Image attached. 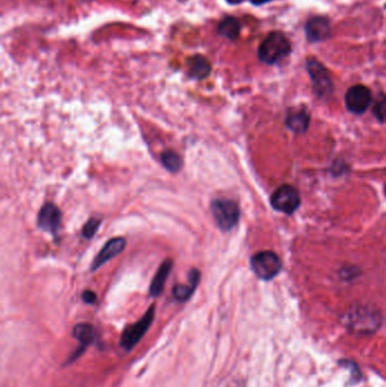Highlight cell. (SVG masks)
<instances>
[{
  "label": "cell",
  "instance_id": "7a4b0ae2",
  "mask_svg": "<svg viewBox=\"0 0 386 387\" xmlns=\"http://www.w3.org/2000/svg\"><path fill=\"white\" fill-rule=\"evenodd\" d=\"M211 212L216 226L222 231H230L239 221L240 208L235 201L228 198H216L211 203Z\"/></svg>",
  "mask_w": 386,
  "mask_h": 387
},
{
  "label": "cell",
  "instance_id": "d6986e66",
  "mask_svg": "<svg viewBox=\"0 0 386 387\" xmlns=\"http://www.w3.org/2000/svg\"><path fill=\"white\" fill-rule=\"evenodd\" d=\"M100 226H101V220L95 219V217L89 219L82 229V236L85 239H91L94 237V234H96Z\"/></svg>",
  "mask_w": 386,
  "mask_h": 387
},
{
  "label": "cell",
  "instance_id": "5b68a950",
  "mask_svg": "<svg viewBox=\"0 0 386 387\" xmlns=\"http://www.w3.org/2000/svg\"><path fill=\"white\" fill-rule=\"evenodd\" d=\"M271 203L273 208L278 211L285 214H292L299 208V193L292 186H281L272 195Z\"/></svg>",
  "mask_w": 386,
  "mask_h": 387
},
{
  "label": "cell",
  "instance_id": "7c38bea8",
  "mask_svg": "<svg viewBox=\"0 0 386 387\" xmlns=\"http://www.w3.org/2000/svg\"><path fill=\"white\" fill-rule=\"evenodd\" d=\"M173 269V262L171 260H166L163 263L160 265L158 271H156L150 286L151 297H158L161 295L162 291L165 289L166 282H167L168 277L170 274Z\"/></svg>",
  "mask_w": 386,
  "mask_h": 387
},
{
  "label": "cell",
  "instance_id": "e0dca14e",
  "mask_svg": "<svg viewBox=\"0 0 386 387\" xmlns=\"http://www.w3.org/2000/svg\"><path fill=\"white\" fill-rule=\"evenodd\" d=\"M161 162L163 167L170 172H178L182 167V156L175 151L167 150L161 154Z\"/></svg>",
  "mask_w": 386,
  "mask_h": 387
},
{
  "label": "cell",
  "instance_id": "2e32d148",
  "mask_svg": "<svg viewBox=\"0 0 386 387\" xmlns=\"http://www.w3.org/2000/svg\"><path fill=\"white\" fill-rule=\"evenodd\" d=\"M378 316H375L372 312H367V310H357L350 316V324L352 326L357 329L358 331H363V329H374L371 324L366 323V319H376Z\"/></svg>",
  "mask_w": 386,
  "mask_h": 387
},
{
  "label": "cell",
  "instance_id": "9c48e42d",
  "mask_svg": "<svg viewBox=\"0 0 386 387\" xmlns=\"http://www.w3.org/2000/svg\"><path fill=\"white\" fill-rule=\"evenodd\" d=\"M126 247V240L123 237H116L110 239L106 245L102 247L101 250L95 256L94 260L91 264V271H96L104 264L113 260L117 255L120 254Z\"/></svg>",
  "mask_w": 386,
  "mask_h": 387
},
{
  "label": "cell",
  "instance_id": "8fae6325",
  "mask_svg": "<svg viewBox=\"0 0 386 387\" xmlns=\"http://www.w3.org/2000/svg\"><path fill=\"white\" fill-rule=\"evenodd\" d=\"M188 75L197 81L208 78L212 72V65L206 57L202 55L190 56L187 59Z\"/></svg>",
  "mask_w": 386,
  "mask_h": 387
},
{
  "label": "cell",
  "instance_id": "6da1fadb",
  "mask_svg": "<svg viewBox=\"0 0 386 387\" xmlns=\"http://www.w3.org/2000/svg\"><path fill=\"white\" fill-rule=\"evenodd\" d=\"M292 52V44L281 32H271L263 40L259 48V58L268 65L282 61Z\"/></svg>",
  "mask_w": 386,
  "mask_h": 387
},
{
  "label": "cell",
  "instance_id": "3957f363",
  "mask_svg": "<svg viewBox=\"0 0 386 387\" xmlns=\"http://www.w3.org/2000/svg\"><path fill=\"white\" fill-rule=\"evenodd\" d=\"M156 316V306H152L149 308L145 315L139 319L137 323L126 327L123 336H121V345L127 351L133 349L136 344L141 341V338L144 336L147 329H150L151 324Z\"/></svg>",
  "mask_w": 386,
  "mask_h": 387
},
{
  "label": "cell",
  "instance_id": "7402d4cb",
  "mask_svg": "<svg viewBox=\"0 0 386 387\" xmlns=\"http://www.w3.org/2000/svg\"><path fill=\"white\" fill-rule=\"evenodd\" d=\"M251 1L255 6H261V5H264V4L270 3L271 0H251Z\"/></svg>",
  "mask_w": 386,
  "mask_h": 387
},
{
  "label": "cell",
  "instance_id": "cb8c5ba5",
  "mask_svg": "<svg viewBox=\"0 0 386 387\" xmlns=\"http://www.w3.org/2000/svg\"><path fill=\"white\" fill-rule=\"evenodd\" d=\"M385 195H386V186H385Z\"/></svg>",
  "mask_w": 386,
  "mask_h": 387
},
{
  "label": "cell",
  "instance_id": "44dd1931",
  "mask_svg": "<svg viewBox=\"0 0 386 387\" xmlns=\"http://www.w3.org/2000/svg\"><path fill=\"white\" fill-rule=\"evenodd\" d=\"M82 299H83L84 303H89V305H93L96 301V295L94 292L91 291V290H85L82 295Z\"/></svg>",
  "mask_w": 386,
  "mask_h": 387
},
{
  "label": "cell",
  "instance_id": "ba28073f",
  "mask_svg": "<svg viewBox=\"0 0 386 387\" xmlns=\"http://www.w3.org/2000/svg\"><path fill=\"white\" fill-rule=\"evenodd\" d=\"M307 70L314 84L315 92L320 96L329 94L332 90V82L325 67L316 59H309L307 63Z\"/></svg>",
  "mask_w": 386,
  "mask_h": 387
},
{
  "label": "cell",
  "instance_id": "52a82bcc",
  "mask_svg": "<svg viewBox=\"0 0 386 387\" xmlns=\"http://www.w3.org/2000/svg\"><path fill=\"white\" fill-rule=\"evenodd\" d=\"M372 102V93L368 87L363 85H355L350 87L346 94V104L349 111L352 113H361L366 111Z\"/></svg>",
  "mask_w": 386,
  "mask_h": 387
},
{
  "label": "cell",
  "instance_id": "30bf717a",
  "mask_svg": "<svg viewBox=\"0 0 386 387\" xmlns=\"http://www.w3.org/2000/svg\"><path fill=\"white\" fill-rule=\"evenodd\" d=\"M305 31L307 40L313 44H316V42H322V41L330 38L331 26H330L328 18L317 16V18H311L306 23Z\"/></svg>",
  "mask_w": 386,
  "mask_h": 387
},
{
  "label": "cell",
  "instance_id": "ffe728a7",
  "mask_svg": "<svg viewBox=\"0 0 386 387\" xmlns=\"http://www.w3.org/2000/svg\"><path fill=\"white\" fill-rule=\"evenodd\" d=\"M374 115L380 122H386V98L380 99L375 104Z\"/></svg>",
  "mask_w": 386,
  "mask_h": 387
},
{
  "label": "cell",
  "instance_id": "4fadbf2b",
  "mask_svg": "<svg viewBox=\"0 0 386 387\" xmlns=\"http://www.w3.org/2000/svg\"><path fill=\"white\" fill-rule=\"evenodd\" d=\"M73 336H74V338H77L80 343L82 344L81 349L77 350V353H76L75 355L76 358V357L81 355L82 351H83L87 345L93 343L95 336H96V331H95L94 327H93L91 324H77V325L74 327V329H73Z\"/></svg>",
  "mask_w": 386,
  "mask_h": 387
},
{
  "label": "cell",
  "instance_id": "5bb4252c",
  "mask_svg": "<svg viewBox=\"0 0 386 387\" xmlns=\"http://www.w3.org/2000/svg\"><path fill=\"white\" fill-rule=\"evenodd\" d=\"M240 31H242V24L239 20L234 16H225L218 25V33L230 41L239 38Z\"/></svg>",
  "mask_w": 386,
  "mask_h": 387
},
{
  "label": "cell",
  "instance_id": "ac0fdd59",
  "mask_svg": "<svg viewBox=\"0 0 386 387\" xmlns=\"http://www.w3.org/2000/svg\"><path fill=\"white\" fill-rule=\"evenodd\" d=\"M197 288V284H192L189 281H188L187 284H176L173 289V297L176 300L184 303V301H187L192 297Z\"/></svg>",
  "mask_w": 386,
  "mask_h": 387
},
{
  "label": "cell",
  "instance_id": "277c9868",
  "mask_svg": "<svg viewBox=\"0 0 386 387\" xmlns=\"http://www.w3.org/2000/svg\"><path fill=\"white\" fill-rule=\"evenodd\" d=\"M254 273L263 280H271L281 269V260L273 252H260L254 255L251 260Z\"/></svg>",
  "mask_w": 386,
  "mask_h": 387
},
{
  "label": "cell",
  "instance_id": "9a60e30c",
  "mask_svg": "<svg viewBox=\"0 0 386 387\" xmlns=\"http://www.w3.org/2000/svg\"><path fill=\"white\" fill-rule=\"evenodd\" d=\"M309 115L305 110H296L294 113H289L287 118V126L294 132H305L309 127Z\"/></svg>",
  "mask_w": 386,
  "mask_h": 387
},
{
  "label": "cell",
  "instance_id": "603a6c76",
  "mask_svg": "<svg viewBox=\"0 0 386 387\" xmlns=\"http://www.w3.org/2000/svg\"><path fill=\"white\" fill-rule=\"evenodd\" d=\"M229 4H231V5H237V4H240L244 1V0H227Z\"/></svg>",
  "mask_w": 386,
  "mask_h": 387
},
{
  "label": "cell",
  "instance_id": "8992f818",
  "mask_svg": "<svg viewBox=\"0 0 386 387\" xmlns=\"http://www.w3.org/2000/svg\"><path fill=\"white\" fill-rule=\"evenodd\" d=\"M63 214L54 203H46L39 211L37 222L42 231L49 232L52 236H57L61 229Z\"/></svg>",
  "mask_w": 386,
  "mask_h": 387
}]
</instances>
